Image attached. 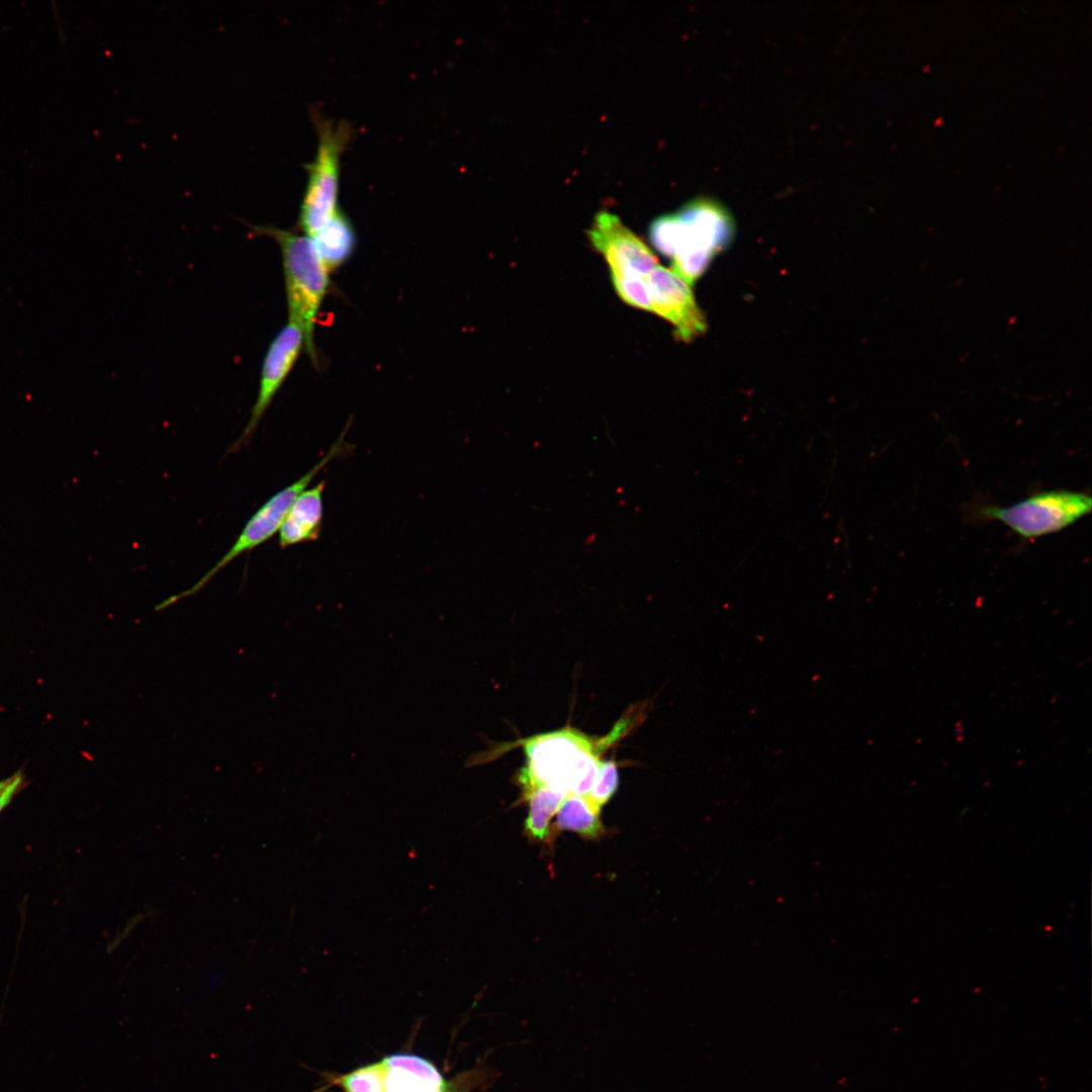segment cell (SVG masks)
I'll return each mask as SVG.
<instances>
[{
    "mask_svg": "<svg viewBox=\"0 0 1092 1092\" xmlns=\"http://www.w3.org/2000/svg\"><path fill=\"white\" fill-rule=\"evenodd\" d=\"M520 745L526 755L517 777L523 791L551 786L566 795H588L601 761L597 740L565 727L522 739Z\"/></svg>",
    "mask_w": 1092,
    "mask_h": 1092,
    "instance_id": "cell-1",
    "label": "cell"
},
{
    "mask_svg": "<svg viewBox=\"0 0 1092 1092\" xmlns=\"http://www.w3.org/2000/svg\"><path fill=\"white\" fill-rule=\"evenodd\" d=\"M252 230L258 236L272 238L280 248L288 322L302 331L304 351L317 365L314 332L320 309L329 291L330 272L305 235L271 225H252Z\"/></svg>",
    "mask_w": 1092,
    "mask_h": 1092,
    "instance_id": "cell-2",
    "label": "cell"
},
{
    "mask_svg": "<svg viewBox=\"0 0 1092 1092\" xmlns=\"http://www.w3.org/2000/svg\"><path fill=\"white\" fill-rule=\"evenodd\" d=\"M677 239L673 267L698 278L712 259L731 243L735 223L728 209L711 197H697L670 212Z\"/></svg>",
    "mask_w": 1092,
    "mask_h": 1092,
    "instance_id": "cell-3",
    "label": "cell"
},
{
    "mask_svg": "<svg viewBox=\"0 0 1092 1092\" xmlns=\"http://www.w3.org/2000/svg\"><path fill=\"white\" fill-rule=\"evenodd\" d=\"M318 143L314 159L306 165L307 183L298 224L306 237L322 229L339 210L340 159L353 128L345 121L333 123L313 112Z\"/></svg>",
    "mask_w": 1092,
    "mask_h": 1092,
    "instance_id": "cell-4",
    "label": "cell"
},
{
    "mask_svg": "<svg viewBox=\"0 0 1092 1092\" xmlns=\"http://www.w3.org/2000/svg\"><path fill=\"white\" fill-rule=\"evenodd\" d=\"M347 448L348 445L344 442L342 436L333 444L318 463L311 467L296 481L274 493L251 516L231 548L198 581L188 589L166 599L156 607V611L163 610L181 599L196 594L233 560L237 559L242 554L254 550L278 533L281 524L295 498L304 489L309 487L314 477L332 460L340 456L343 452H346Z\"/></svg>",
    "mask_w": 1092,
    "mask_h": 1092,
    "instance_id": "cell-5",
    "label": "cell"
},
{
    "mask_svg": "<svg viewBox=\"0 0 1092 1092\" xmlns=\"http://www.w3.org/2000/svg\"><path fill=\"white\" fill-rule=\"evenodd\" d=\"M1090 494L1070 490L1034 493L1009 507L984 505L978 517L999 521L1025 539L1049 535L1075 523L1090 513Z\"/></svg>",
    "mask_w": 1092,
    "mask_h": 1092,
    "instance_id": "cell-6",
    "label": "cell"
},
{
    "mask_svg": "<svg viewBox=\"0 0 1092 1092\" xmlns=\"http://www.w3.org/2000/svg\"><path fill=\"white\" fill-rule=\"evenodd\" d=\"M303 349H305V340L302 331L296 325L287 322L276 334L266 351L260 372L259 389L250 419L242 435L232 446V451L250 441Z\"/></svg>",
    "mask_w": 1092,
    "mask_h": 1092,
    "instance_id": "cell-7",
    "label": "cell"
},
{
    "mask_svg": "<svg viewBox=\"0 0 1092 1092\" xmlns=\"http://www.w3.org/2000/svg\"><path fill=\"white\" fill-rule=\"evenodd\" d=\"M646 283L652 312L673 326L678 340L690 342L706 332V317L690 285L671 270L657 265Z\"/></svg>",
    "mask_w": 1092,
    "mask_h": 1092,
    "instance_id": "cell-8",
    "label": "cell"
},
{
    "mask_svg": "<svg viewBox=\"0 0 1092 1092\" xmlns=\"http://www.w3.org/2000/svg\"><path fill=\"white\" fill-rule=\"evenodd\" d=\"M587 235L610 270L646 277L657 266V259L651 250L612 212H598Z\"/></svg>",
    "mask_w": 1092,
    "mask_h": 1092,
    "instance_id": "cell-9",
    "label": "cell"
},
{
    "mask_svg": "<svg viewBox=\"0 0 1092 1092\" xmlns=\"http://www.w3.org/2000/svg\"><path fill=\"white\" fill-rule=\"evenodd\" d=\"M325 481L304 489L289 508L278 531L281 548L314 541L318 538L324 520Z\"/></svg>",
    "mask_w": 1092,
    "mask_h": 1092,
    "instance_id": "cell-10",
    "label": "cell"
},
{
    "mask_svg": "<svg viewBox=\"0 0 1092 1092\" xmlns=\"http://www.w3.org/2000/svg\"><path fill=\"white\" fill-rule=\"evenodd\" d=\"M308 238L329 272L339 268L350 259L357 242L354 226L341 209Z\"/></svg>",
    "mask_w": 1092,
    "mask_h": 1092,
    "instance_id": "cell-11",
    "label": "cell"
},
{
    "mask_svg": "<svg viewBox=\"0 0 1092 1092\" xmlns=\"http://www.w3.org/2000/svg\"><path fill=\"white\" fill-rule=\"evenodd\" d=\"M523 795L529 807L524 825L526 835L537 842L550 841L551 820L567 795L551 786L533 787L524 790Z\"/></svg>",
    "mask_w": 1092,
    "mask_h": 1092,
    "instance_id": "cell-12",
    "label": "cell"
},
{
    "mask_svg": "<svg viewBox=\"0 0 1092 1092\" xmlns=\"http://www.w3.org/2000/svg\"><path fill=\"white\" fill-rule=\"evenodd\" d=\"M554 828L571 831L586 839H597L605 833L601 808L588 796L567 795L559 807Z\"/></svg>",
    "mask_w": 1092,
    "mask_h": 1092,
    "instance_id": "cell-13",
    "label": "cell"
},
{
    "mask_svg": "<svg viewBox=\"0 0 1092 1092\" xmlns=\"http://www.w3.org/2000/svg\"><path fill=\"white\" fill-rule=\"evenodd\" d=\"M611 271L616 292L627 304L652 312L646 277L632 272Z\"/></svg>",
    "mask_w": 1092,
    "mask_h": 1092,
    "instance_id": "cell-14",
    "label": "cell"
},
{
    "mask_svg": "<svg viewBox=\"0 0 1092 1092\" xmlns=\"http://www.w3.org/2000/svg\"><path fill=\"white\" fill-rule=\"evenodd\" d=\"M386 1066L378 1062L354 1070L339 1079L345 1092H386Z\"/></svg>",
    "mask_w": 1092,
    "mask_h": 1092,
    "instance_id": "cell-15",
    "label": "cell"
},
{
    "mask_svg": "<svg viewBox=\"0 0 1092 1092\" xmlns=\"http://www.w3.org/2000/svg\"><path fill=\"white\" fill-rule=\"evenodd\" d=\"M386 1068L404 1070L445 1091V1082L439 1071L427 1060L414 1055L396 1054L382 1060Z\"/></svg>",
    "mask_w": 1092,
    "mask_h": 1092,
    "instance_id": "cell-16",
    "label": "cell"
},
{
    "mask_svg": "<svg viewBox=\"0 0 1092 1092\" xmlns=\"http://www.w3.org/2000/svg\"><path fill=\"white\" fill-rule=\"evenodd\" d=\"M619 787L617 762L613 759H601L599 769L588 793L589 799L600 808L606 805Z\"/></svg>",
    "mask_w": 1092,
    "mask_h": 1092,
    "instance_id": "cell-17",
    "label": "cell"
},
{
    "mask_svg": "<svg viewBox=\"0 0 1092 1092\" xmlns=\"http://www.w3.org/2000/svg\"><path fill=\"white\" fill-rule=\"evenodd\" d=\"M23 783L20 771L0 781V812L9 804Z\"/></svg>",
    "mask_w": 1092,
    "mask_h": 1092,
    "instance_id": "cell-18",
    "label": "cell"
}]
</instances>
